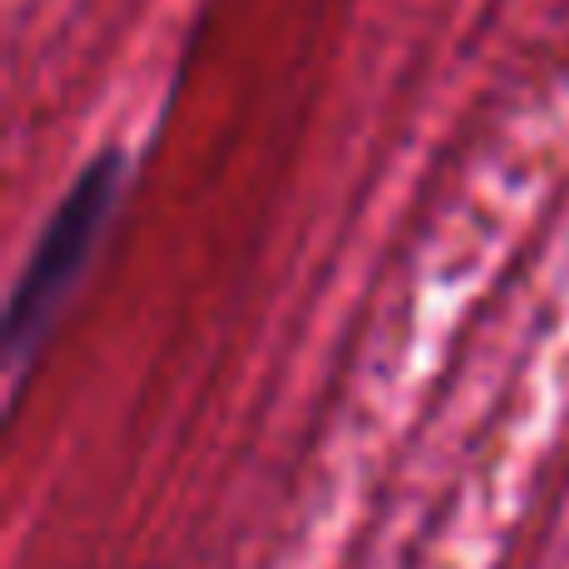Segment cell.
Segmentation results:
<instances>
[{
	"mask_svg": "<svg viewBox=\"0 0 569 569\" xmlns=\"http://www.w3.org/2000/svg\"><path fill=\"white\" fill-rule=\"evenodd\" d=\"M126 176H130L126 156L120 150H100L70 180L60 206L50 210L46 230H40L36 250H30L26 270L16 276V290H10V305H6V370L16 380L46 350L60 310L70 305L76 284L86 280L90 260H96L100 240H106L110 220L120 210V196H126Z\"/></svg>",
	"mask_w": 569,
	"mask_h": 569,
	"instance_id": "6da1fadb",
	"label": "cell"
}]
</instances>
